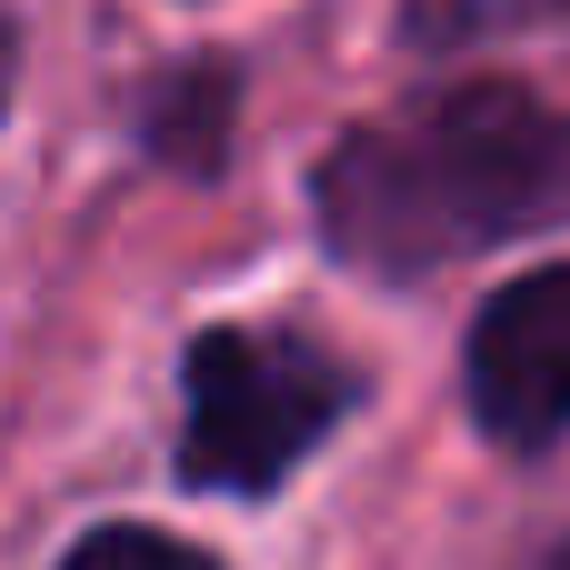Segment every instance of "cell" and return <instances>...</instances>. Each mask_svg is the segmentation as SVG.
Segmentation results:
<instances>
[{"instance_id":"8992f818","label":"cell","mask_w":570,"mask_h":570,"mask_svg":"<svg viewBox=\"0 0 570 570\" xmlns=\"http://www.w3.org/2000/svg\"><path fill=\"white\" fill-rule=\"evenodd\" d=\"M60 570H220L210 551H190V541H170V531H140V521H110V531H90V541H70Z\"/></svg>"},{"instance_id":"277c9868","label":"cell","mask_w":570,"mask_h":570,"mask_svg":"<svg viewBox=\"0 0 570 570\" xmlns=\"http://www.w3.org/2000/svg\"><path fill=\"white\" fill-rule=\"evenodd\" d=\"M140 130H150V150H160L170 170L210 180V170H220V150H230V70H220V60H190V70H170Z\"/></svg>"},{"instance_id":"52a82bcc","label":"cell","mask_w":570,"mask_h":570,"mask_svg":"<svg viewBox=\"0 0 570 570\" xmlns=\"http://www.w3.org/2000/svg\"><path fill=\"white\" fill-rule=\"evenodd\" d=\"M541 570H570V541H561V551H551V561H541Z\"/></svg>"},{"instance_id":"3957f363","label":"cell","mask_w":570,"mask_h":570,"mask_svg":"<svg viewBox=\"0 0 570 570\" xmlns=\"http://www.w3.org/2000/svg\"><path fill=\"white\" fill-rule=\"evenodd\" d=\"M471 421L501 451H551L570 431V261L521 271L471 321Z\"/></svg>"},{"instance_id":"6da1fadb","label":"cell","mask_w":570,"mask_h":570,"mask_svg":"<svg viewBox=\"0 0 570 570\" xmlns=\"http://www.w3.org/2000/svg\"><path fill=\"white\" fill-rule=\"evenodd\" d=\"M321 240L361 281H431L491 240L570 220V120L511 80L361 120L311 180Z\"/></svg>"},{"instance_id":"5b68a950","label":"cell","mask_w":570,"mask_h":570,"mask_svg":"<svg viewBox=\"0 0 570 570\" xmlns=\"http://www.w3.org/2000/svg\"><path fill=\"white\" fill-rule=\"evenodd\" d=\"M551 10H570V0H401V30H411V50H471V40L531 30Z\"/></svg>"},{"instance_id":"7a4b0ae2","label":"cell","mask_w":570,"mask_h":570,"mask_svg":"<svg viewBox=\"0 0 570 570\" xmlns=\"http://www.w3.org/2000/svg\"><path fill=\"white\" fill-rule=\"evenodd\" d=\"M180 481L190 491H271L301 471V451L331 441V421L361 401L351 361H331L301 331L271 321H220L180 361Z\"/></svg>"}]
</instances>
